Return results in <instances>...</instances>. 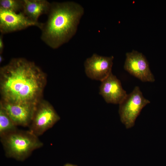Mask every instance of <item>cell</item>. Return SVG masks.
Segmentation results:
<instances>
[{
  "label": "cell",
  "instance_id": "obj_1",
  "mask_svg": "<svg viewBox=\"0 0 166 166\" xmlns=\"http://www.w3.org/2000/svg\"><path fill=\"white\" fill-rule=\"evenodd\" d=\"M46 82V73L35 63L13 58L0 69L1 100L37 104L42 99Z\"/></svg>",
  "mask_w": 166,
  "mask_h": 166
},
{
  "label": "cell",
  "instance_id": "obj_2",
  "mask_svg": "<svg viewBox=\"0 0 166 166\" xmlns=\"http://www.w3.org/2000/svg\"><path fill=\"white\" fill-rule=\"evenodd\" d=\"M84 9L73 1L51 3L47 21L41 29V38L47 45L56 49L75 34Z\"/></svg>",
  "mask_w": 166,
  "mask_h": 166
},
{
  "label": "cell",
  "instance_id": "obj_3",
  "mask_svg": "<svg viewBox=\"0 0 166 166\" xmlns=\"http://www.w3.org/2000/svg\"><path fill=\"white\" fill-rule=\"evenodd\" d=\"M0 138L6 156L18 160H24L43 145L38 136L29 130L18 129Z\"/></svg>",
  "mask_w": 166,
  "mask_h": 166
},
{
  "label": "cell",
  "instance_id": "obj_4",
  "mask_svg": "<svg viewBox=\"0 0 166 166\" xmlns=\"http://www.w3.org/2000/svg\"><path fill=\"white\" fill-rule=\"evenodd\" d=\"M150 101L144 97L140 88L136 86L119 104L120 120L126 128L129 129L135 125L136 120L142 109Z\"/></svg>",
  "mask_w": 166,
  "mask_h": 166
},
{
  "label": "cell",
  "instance_id": "obj_5",
  "mask_svg": "<svg viewBox=\"0 0 166 166\" xmlns=\"http://www.w3.org/2000/svg\"><path fill=\"white\" fill-rule=\"evenodd\" d=\"M60 118L53 106L42 99L36 105L29 130L38 136L53 126Z\"/></svg>",
  "mask_w": 166,
  "mask_h": 166
},
{
  "label": "cell",
  "instance_id": "obj_6",
  "mask_svg": "<svg viewBox=\"0 0 166 166\" xmlns=\"http://www.w3.org/2000/svg\"><path fill=\"white\" fill-rule=\"evenodd\" d=\"M43 25V23L32 21L22 11L16 13L0 8V31L2 34L22 30L33 26L41 29Z\"/></svg>",
  "mask_w": 166,
  "mask_h": 166
},
{
  "label": "cell",
  "instance_id": "obj_7",
  "mask_svg": "<svg viewBox=\"0 0 166 166\" xmlns=\"http://www.w3.org/2000/svg\"><path fill=\"white\" fill-rule=\"evenodd\" d=\"M126 56L124 65L125 70L143 82L155 81L148 62L142 53L133 50L127 53Z\"/></svg>",
  "mask_w": 166,
  "mask_h": 166
},
{
  "label": "cell",
  "instance_id": "obj_8",
  "mask_svg": "<svg viewBox=\"0 0 166 166\" xmlns=\"http://www.w3.org/2000/svg\"><path fill=\"white\" fill-rule=\"evenodd\" d=\"M113 57H105L93 53L86 59L84 65L85 73L89 78L101 82L112 73Z\"/></svg>",
  "mask_w": 166,
  "mask_h": 166
},
{
  "label": "cell",
  "instance_id": "obj_9",
  "mask_svg": "<svg viewBox=\"0 0 166 166\" xmlns=\"http://www.w3.org/2000/svg\"><path fill=\"white\" fill-rule=\"evenodd\" d=\"M37 104L13 103L1 100L0 106L6 112L17 126H29Z\"/></svg>",
  "mask_w": 166,
  "mask_h": 166
},
{
  "label": "cell",
  "instance_id": "obj_10",
  "mask_svg": "<svg viewBox=\"0 0 166 166\" xmlns=\"http://www.w3.org/2000/svg\"><path fill=\"white\" fill-rule=\"evenodd\" d=\"M99 93L107 103L116 104H119L127 95L120 80L112 73L101 81Z\"/></svg>",
  "mask_w": 166,
  "mask_h": 166
},
{
  "label": "cell",
  "instance_id": "obj_11",
  "mask_svg": "<svg viewBox=\"0 0 166 166\" xmlns=\"http://www.w3.org/2000/svg\"><path fill=\"white\" fill-rule=\"evenodd\" d=\"M22 12L30 19L39 23V17L44 14H48L51 3L46 0H23Z\"/></svg>",
  "mask_w": 166,
  "mask_h": 166
},
{
  "label": "cell",
  "instance_id": "obj_12",
  "mask_svg": "<svg viewBox=\"0 0 166 166\" xmlns=\"http://www.w3.org/2000/svg\"><path fill=\"white\" fill-rule=\"evenodd\" d=\"M18 130L14 124L6 111L0 106V137Z\"/></svg>",
  "mask_w": 166,
  "mask_h": 166
},
{
  "label": "cell",
  "instance_id": "obj_13",
  "mask_svg": "<svg viewBox=\"0 0 166 166\" xmlns=\"http://www.w3.org/2000/svg\"><path fill=\"white\" fill-rule=\"evenodd\" d=\"M23 0H0V8L17 13L22 11Z\"/></svg>",
  "mask_w": 166,
  "mask_h": 166
},
{
  "label": "cell",
  "instance_id": "obj_14",
  "mask_svg": "<svg viewBox=\"0 0 166 166\" xmlns=\"http://www.w3.org/2000/svg\"><path fill=\"white\" fill-rule=\"evenodd\" d=\"M4 48V45L2 35L0 36V54H2Z\"/></svg>",
  "mask_w": 166,
  "mask_h": 166
},
{
  "label": "cell",
  "instance_id": "obj_15",
  "mask_svg": "<svg viewBox=\"0 0 166 166\" xmlns=\"http://www.w3.org/2000/svg\"><path fill=\"white\" fill-rule=\"evenodd\" d=\"M3 61V57L2 55H0V63H1Z\"/></svg>",
  "mask_w": 166,
  "mask_h": 166
},
{
  "label": "cell",
  "instance_id": "obj_16",
  "mask_svg": "<svg viewBox=\"0 0 166 166\" xmlns=\"http://www.w3.org/2000/svg\"><path fill=\"white\" fill-rule=\"evenodd\" d=\"M64 166H76L73 165H72L70 164H65Z\"/></svg>",
  "mask_w": 166,
  "mask_h": 166
}]
</instances>
